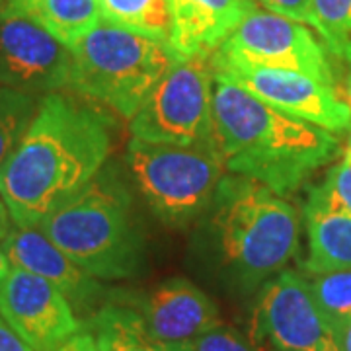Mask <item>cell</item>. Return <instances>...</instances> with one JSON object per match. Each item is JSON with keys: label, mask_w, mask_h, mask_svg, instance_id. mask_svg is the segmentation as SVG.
Masks as SVG:
<instances>
[{"label": "cell", "mask_w": 351, "mask_h": 351, "mask_svg": "<svg viewBox=\"0 0 351 351\" xmlns=\"http://www.w3.org/2000/svg\"><path fill=\"white\" fill-rule=\"evenodd\" d=\"M112 152L108 115L61 92L41 96L0 170V199L18 226H36L100 174Z\"/></svg>", "instance_id": "1"}, {"label": "cell", "mask_w": 351, "mask_h": 351, "mask_svg": "<svg viewBox=\"0 0 351 351\" xmlns=\"http://www.w3.org/2000/svg\"><path fill=\"white\" fill-rule=\"evenodd\" d=\"M211 138L228 174L252 178L281 197L301 188L339 152L334 133L279 112L219 75L213 82Z\"/></svg>", "instance_id": "2"}, {"label": "cell", "mask_w": 351, "mask_h": 351, "mask_svg": "<svg viewBox=\"0 0 351 351\" xmlns=\"http://www.w3.org/2000/svg\"><path fill=\"white\" fill-rule=\"evenodd\" d=\"M223 262L244 289L285 269L299 250V217L293 205L263 184L225 174L211 201Z\"/></svg>", "instance_id": "3"}, {"label": "cell", "mask_w": 351, "mask_h": 351, "mask_svg": "<svg viewBox=\"0 0 351 351\" xmlns=\"http://www.w3.org/2000/svg\"><path fill=\"white\" fill-rule=\"evenodd\" d=\"M36 226L92 277L123 279L138 269L131 201L125 188L106 172Z\"/></svg>", "instance_id": "4"}, {"label": "cell", "mask_w": 351, "mask_h": 351, "mask_svg": "<svg viewBox=\"0 0 351 351\" xmlns=\"http://www.w3.org/2000/svg\"><path fill=\"white\" fill-rule=\"evenodd\" d=\"M71 84L80 96L133 117L180 59L168 41L106 20L71 47Z\"/></svg>", "instance_id": "5"}, {"label": "cell", "mask_w": 351, "mask_h": 351, "mask_svg": "<svg viewBox=\"0 0 351 351\" xmlns=\"http://www.w3.org/2000/svg\"><path fill=\"white\" fill-rule=\"evenodd\" d=\"M127 164L145 201L166 223H188L205 211L226 174L213 138L197 145L131 138Z\"/></svg>", "instance_id": "6"}, {"label": "cell", "mask_w": 351, "mask_h": 351, "mask_svg": "<svg viewBox=\"0 0 351 351\" xmlns=\"http://www.w3.org/2000/svg\"><path fill=\"white\" fill-rule=\"evenodd\" d=\"M211 57L178 61L129 123L131 137L164 145H197L213 135Z\"/></svg>", "instance_id": "7"}, {"label": "cell", "mask_w": 351, "mask_h": 351, "mask_svg": "<svg viewBox=\"0 0 351 351\" xmlns=\"http://www.w3.org/2000/svg\"><path fill=\"white\" fill-rule=\"evenodd\" d=\"M330 51L313 32L271 10H254L213 55L221 61L289 71L336 86Z\"/></svg>", "instance_id": "8"}, {"label": "cell", "mask_w": 351, "mask_h": 351, "mask_svg": "<svg viewBox=\"0 0 351 351\" xmlns=\"http://www.w3.org/2000/svg\"><path fill=\"white\" fill-rule=\"evenodd\" d=\"M248 338L256 351H343L316 306L308 279L291 269L265 281L252 311Z\"/></svg>", "instance_id": "9"}, {"label": "cell", "mask_w": 351, "mask_h": 351, "mask_svg": "<svg viewBox=\"0 0 351 351\" xmlns=\"http://www.w3.org/2000/svg\"><path fill=\"white\" fill-rule=\"evenodd\" d=\"M73 53L6 0L0 6V84L47 96L71 84Z\"/></svg>", "instance_id": "10"}, {"label": "cell", "mask_w": 351, "mask_h": 351, "mask_svg": "<svg viewBox=\"0 0 351 351\" xmlns=\"http://www.w3.org/2000/svg\"><path fill=\"white\" fill-rule=\"evenodd\" d=\"M213 73L234 80L267 106L330 133L351 129V110L336 86H328L311 76L226 63L211 55Z\"/></svg>", "instance_id": "11"}, {"label": "cell", "mask_w": 351, "mask_h": 351, "mask_svg": "<svg viewBox=\"0 0 351 351\" xmlns=\"http://www.w3.org/2000/svg\"><path fill=\"white\" fill-rule=\"evenodd\" d=\"M0 318L38 351H57L80 330L73 304L59 289L14 265L0 285Z\"/></svg>", "instance_id": "12"}, {"label": "cell", "mask_w": 351, "mask_h": 351, "mask_svg": "<svg viewBox=\"0 0 351 351\" xmlns=\"http://www.w3.org/2000/svg\"><path fill=\"white\" fill-rule=\"evenodd\" d=\"M135 311L152 336L174 351H184L191 341L223 324L209 295L182 277L156 285L137 301Z\"/></svg>", "instance_id": "13"}, {"label": "cell", "mask_w": 351, "mask_h": 351, "mask_svg": "<svg viewBox=\"0 0 351 351\" xmlns=\"http://www.w3.org/2000/svg\"><path fill=\"white\" fill-rule=\"evenodd\" d=\"M254 10V0H170L168 43L180 61L211 57Z\"/></svg>", "instance_id": "14"}, {"label": "cell", "mask_w": 351, "mask_h": 351, "mask_svg": "<svg viewBox=\"0 0 351 351\" xmlns=\"http://www.w3.org/2000/svg\"><path fill=\"white\" fill-rule=\"evenodd\" d=\"M4 250L10 265L47 279L71 304L88 306L100 293L96 277L76 265L38 226H18L12 223L4 239Z\"/></svg>", "instance_id": "15"}, {"label": "cell", "mask_w": 351, "mask_h": 351, "mask_svg": "<svg viewBox=\"0 0 351 351\" xmlns=\"http://www.w3.org/2000/svg\"><path fill=\"white\" fill-rule=\"evenodd\" d=\"M308 258L304 269L311 276L351 269V217L304 207Z\"/></svg>", "instance_id": "16"}, {"label": "cell", "mask_w": 351, "mask_h": 351, "mask_svg": "<svg viewBox=\"0 0 351 351\" xmlns=\"http://www.w3.org/2000/svg\"><path fill=\"white\" fill-rule=\"evenodd\" d=\"M69 49L101 20L100 0H8Z\"/></svg>", "instance_id": "17"}, {"label": "cell", "mask_w": 351, "mask_h": 351, "mask_svg": "<svg viewBox=\"0 0 351 351\" xmlns=\"http://www.w3.org/2000/svg\"><path fill=\"white\" fill-rule=\"evenodd\" d=\"M100 351H174L156 339L141 314L127 304H104L90 320Z\"/></svg>", "instance_id": "18"}, {"label": "cell", "mask_w": 351, "mask_h": 351, "mask_svg": "<svg viewBox=\"0 0 351 351\" xmlns=\"http://www.w3.org/2000/svg\"><path fill=\"white\" fill-rule=\"evenodd\" d=\"M100 6L110 24L162 41L170 38V0H100Z\"/></svg>", "instance_id": "19"}, {"label": "cell", "mask_w": 351, "mask_h": 351, "mask_svg": "<svg viewBox=\"0 0 351 351\" xmlns=\"http://www.w3.org/2000/svg\"><path fill=\"white\" fill-rule=\"evenodd\" d=\"M308 285L316 306L341 341L351 324V269L314 276Z\"/></svg>", "instance_id": "20"}, {"label": "cell", "mask_w": 351, "mask_h": 351, "mask_svg": "<svg viewBox=\"0 0 351 351\" xmlns=\"http://www.w3.org/2000/svg\"><path fill=\"white\" fill-rule=\"evenodd\" d=\"M308 24L334 57L351 64V0H311Z\"/></svg>", "instance_id": "21"}, {"label": "cell", "mask_w": 351, "mask_h": 351, "mask_svg": "<svg viewBox=\"0 0 351 351\" xmlns=\"http://www.w3.org/2000/svg\"><path fill=\"white\" fill-rule=\"evenodd\" d=\"M36 110V96L0 84V170L24 137Z\"/></svg>", "instance_id": "22"}, {"label": "cell", "mask_w": 351, "mask_h": 351, "mask_svg": "<svg viewBox=\"0 0 351 351\" xmlns=\"http://www.w3.org/2000/svg\"><path fill=\"white\" fill-rule=\"evenodd\" d=\"M304 207L351 217V141H348L343 149L341 160L330 168L326 180L311 189Z\"/></svg>", "instance_id": "23"}, {"label": "cell", "mask_w": 351, "mask_h": 351, "mask_svg": "<svg viewBox=\"0 0 351 351\" xmlns=\"http://www.w3.org/2000/svg\"><path fill=\"white\" fill-rule=\"evenodd\" d=\"M184 351H256V348L239 330L221 324L191 341Z\"/></svg>", "instance_id": "24"}, {"label": "cell", "mask_w": 351, "mask_h": 351, "mask_svg": "<svg viewBox=\"0 0 351 351\" xmlns=\"http://www.w3.org/2000/svg\"><path fill=\"white\" fill-rule=\"evenodd\" d=\"M271 12L281 14L295 22L308 24L311 20V0H260Z\"/></svg>", "instance_id": "25"}, {"label": "cell", "mask_w": 351, "mask_h": 351, "mask_svg": "<svg viewBox=\"0 0 351 351\" xmlns=\"http://www.w3.org/2000/svg\"><path fill=\"white\" fill-rule=\"evenodd\" d=\"M57 351H100V348L90 330H78Z\"/></svg>", "instance_id": "26"}, {"label": "cell", "mask_w": 351, "mask_h": 351, "mask_svg": "<svg viewBox=\"0 0 351 351\" xmlns=\"http://www.w3.org/2000/svg\"><path fill=\"white\" fill-rule=\"evenodd\" d=\"M0 351H38L34 350L29 343H25L12 328L8 326L2 318H0Z\"/></svg>", "instance_id": "27"}, {"label": "cell", "mask_w": 351, "mask_h": 351, "mask_svg": "<svg viewBox=\"0 0 351 351\" xmlns=\"http://www.w3.org/2000/svg\"><path fill=\"white\" fill-rule=\"evenodd\" d=\"M10 228H12V219H10V213H8L4 201L0 199V240L6 239Z\"/></svg>", "instance_id": "28"}, {"label": "cell", "mask_w": 351, "mask_h": 351, "mask_svg": "<svg viewBox=\"0 0 351 351\" xmlns=\"http://www.w3.org/2000/svg\"><path fill=\"white\" fill-rule=\"evenodd\" d=\"M10 262H8V256H6V250H4V240H0V285L4 281V277L8 276L10 271Z\"/></svg>", "instance_id": "29"}, {"label": "cell", "mask_w": 351, "mask_h": 351, "mask_svg": "<svg viewBox=\"0 0 351 351\" xmlns=\"http://www.w3.org/2000/svg\"><path fill=\"white\" fill-rule=\"evenodd\" d=\"M341 98L346 100V104L350 106L351 110V69L348 76H346V82H343V94H341Z\"/></svg>", "instance_id": "30"}, {"label": "cell", "mask_w": 351, "mask_h": 351, "mask_svg": "<svg viewBox=\"0 0 351 351\" xmlns=\"http://www.w3.org/2000/svg\"><path fill=\"white\" fill-rule=\"evenodd\" d=\"M341 348H343V351H351V324L341 338Z\"/></svg>", "instance_id": "31"}, {"label": "cell", "mask_w": 351, "mask_h": 351, "mask_svg": "<svg viewBox=\"0 0 351 351\" xmlns=\"http://www.w3.org/2000/svg\"><path fill=\"white\" fill-rule=\"evenodd\" d=\"M4 2H6V0H0V6H2V4H4Z\"/></svg>", "instance_id": "32"}, {"label": "cell", "mask_w": 351, "mask_h": 351, "mask_svg": "<svg viewBox=\"0 0 351 351\" xmlns=\"http://www.w3.org/2000/svg\"><path fill=\"white\" fill-rule=\"evenodd\" d=\"M350 141H351V135H350Z\"/></svg>", "instance_id": "33"}]
</instances>
